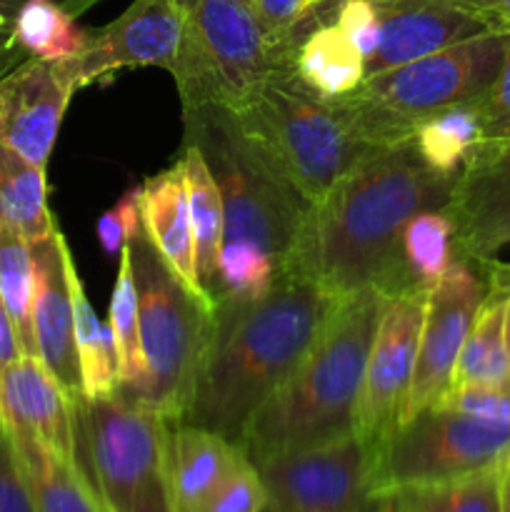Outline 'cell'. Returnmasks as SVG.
<instances>
[{"instance_id": "cell-8", "label": "cell", "mask_w": 510, "mask_h": 512, "mask_svg": "<svg viewBox=\"0 0 510 512\" xmlns=\"http://www.w3.org/2000/svg\"><path fill=\"white\" fill-rule=\"evenodd\" d=\"M128 245L138 288L140 345L148 365V383L133 400L170 423H180L213 333L215 303L180 280L143 225Z\"/></svg>"}, {"instance_id": "cell-9", "label": "cell", "mask_w": 510, "mask_h": 512, "mask_svg": "<svg viewBox=\"0 0 510 512\" xmlns=\"http://www.w3.org/2000/svg\"><path fill=\"white\" fill-rule=\"evenodd\" d=\"M185 38L173 70L183 108L198 103L235 105L268 78L278 55L250 0H178Z\"/></svg>"}, {"instance_id": "cell-42", "label": "cell", "mask_w": 510, "mask_h": 512, "mask_svg": "<svg viewBox=\"0 0 510 512\" xmlns=\"http://www.w3.org/2000/svg\"><path fill=\"white\" fill-rule=\"evenodd\" d=\"M28 0H0V75L5 70H10L13 65L23 63V55L15 50L13 45V30H15V20H18L20 10ZM65 10L80 18L83 13H88L93 5H98L100 0H58Z\"/></svg>"}, {"instance_id": "cell-2", "label": "cell", "mask_w": 510, "mask_h": 512, "mask_svg": "<svg viewBox=\"0 0 510 512\" xmlns=\"http://www.w3.org/2000/svg\"><path fill=\"white\" fill-rule=\"evenodd\" d=\"M340 300L285 273L260 298H218L210 343L180 423L240 443L250 418L308 358Z\"/></svg>"}, {"instance_id": "cell-16", "label": "cell", "mask_w": 510, "mask_h": 512, "mask_svg": "<svg viewBox=\"0 0 510 512\" xmlns=\"http://www.w3.org/2000/svg\"><path fill=\"white\" fill-rule=\"evenodd\" d=\"M75 95L58 65L25 58L0 75V145L48 168L65 110Z\"/></svg>"}, {"instance_id": "cell-17", "label": "cell", "mask_w": 510, "mask_h": 512, "mask_svg": "<svg viewBox=\"0 0 510 512\" xmlns=\"http://www.w3.org/2000/svg\"><path fill=\"white\" fill-rule=\"evenodd\" d=\"M373 3L378 8L380 38L375 53L365 60V78L498 30L488 15L440 0H373Z\"/></svg>"}, {"instance_id": "cell-15", "label": "cell", "mask_w": 510, "mask_h": 512, "mask_svg": "<svg viewBox=\"0 0 510 512\" xmlns=\"http://www.w3.org/2000/svg\"><path fill=\"white\" fill-rule=\"evenodd\" d=\"M443 210L455 225V258L483 265L510 250V138L470 153Z\"/></svg>"}, {"instance_id": "cell-11", "label": "cell", "mask_w": 510, "mask_h": 512, "mask_svg": "<svg viewBox=\"0 0 510 512\" xmlns=\"http://www.w3.org/2000/svg\"><path fill=\"white\" fill-rule=\"evenodd\" d=\"M268 512H375L368 453L355 435L255 463Z\"/></svg>"}, {"instance_id": "cell-23", "label": "cell", "mask_w": 510, "mask_h": 512, "mask_svg": "<svg viewBox=\"0 0 510 512\" xmlns=\"http://www.w3.org/2000/svg\"><path fill=\"white\" fill-rule=\"evenodd\" d=\"M290 68L323 100L345 98L365 80V58L333 20L315 23L298 40Z\"/></svg>"}, {"instance_id": "cell-47", "label": "cell", "mask_w": 510, "mask_h": 512, "mask_svg": "<svg viewBox=\"0 0 510 512\" xmlns=\"http://www.w3.org/2000/svg\"><path fill=\"white\" fill-rule=\"evenodd\" d=\"M440 3H450V5H460V8H468L475 10V13H483L490 18V10H488V0H440ZM493 20V18H490ZM495 23V20H493Z\"/></svg>"}, {"instance_id": "cell-43", "label": "cell", "mask_w": 510, "mask_h": 512, "mask_svg": "<svg viewBox=\"0 0 510 512\" xmlns=\"http://www.w3.org/2000/svg\"><path fill=\"white\" fill-rule=\"evenodd\" d=\"M20 355L25 353L23 348H20L18 333H15V325L13 320H10L8 308H5L3 298H0V370L8 368L10 363H15Z\"/></svg>"}, {"instance_id": "cell-10", "label": "cell", "mask_w": 510, "mask_h": 512, "mask_svg": "<svg viewBox=\"0 0 510 512\" xmlns=\"http://www.w3.org/2000/svg\"><path fill=\"white\" fill-rule=\"evenodd\" d=\"M508 455L510 423L425 408L370 450V490L465 478L498 468Z\"/></svg>"}, {"instance_id": "cell-37", "label": "cell", "mask_w": 510, "mask_h": 512, "mask_svg": "<svg viewBox=\"0 0 510 512\" xmlns=\"http://www.w3.org/2000/svg\"><path fill=\"white\" fill-rule=\"evenodd\" d=\"M430 408L510 423V388H483V385L448 388Z\"/></svg>"}, {"instance_id": "cell-40", "label": "cell", "mask_w": 510, "mask_h": 512, "mask_svg": "<svg viewBox=\"0 0 510 512\" xmlns=\"http://www.w3.org/2000/svg\"><path fill=\"white\" fill-rule=\"evenodd\" d=\"M0 512H35L3 415H0Z\"/></svg>"}, {"instance_id": "cell-36", "label": "cell", "mask_w": 510, "mask_h": 512, "mask_svg": "<svg viewBox=\"0 0 510 512\" xmlns=\"http://www.w3.org/2000/svg\"><path fill=\"white\" fill-rule=\"evenodd\" d=\"M200 512H268V493L253 460L245 455L238 468Z\"/></svg>"}, {"instance_id": "cell-41", "label": "cell", "mask_w": 510, "mask_h": 512, "mask_svg": "<svg viewBox=\"0 0 510 512\" xmlns=\"http://www.w3.org/2000/svg\"><path fill=\"white\" fill-rule=\"evenodd\" d=\"M478 110L483 140L510 138V43L498 78L493 80L488 93L478 100Z\"/></svg>"}, {"instance_id": "cell-24", "label": "cell", "mask_w": 510, "mask_h": 512, "mask_svg": "<svg viewBox=\"0 0 510 512\" xmlns=\"http://www.w3.org/2000/svg\"><path fill=\"white\" fill-rule=\"evenodd\" d=\"M183 165L185 195H188L190 228L195 238V260H198V280L203 293L218 303V255L223 248V198L210 175L203 155L193 143H185L180 150Z\"/></svg>"}, {"instance_id": "cell-25", "label": "cell", "mask_w": 510, "mask_h": 512, "mask_svg": "<svg viewBox=\"0 0 510 512\" xmlns=\"http://www.w3.org/2000/svg\"><path fill=\"white\" fill-rule=\"evenodd\" d=\"M510 388V300L485 298L455 363L450 388Z\"/></svg>"}, {"instance_id": "cell-30", "label": "cell", "mask_w": 510, "mask_h": 512, "mask_svg": "<svg viewBox=\"0 0 510 512\" xmlns=\"http://www.w3.org/2000/svg\"><path fill=\"white\" fill-rule=\"evenodd\" d=\"M483 143L478 103H460L430 115L415 128L413 145L420 158L440 175L458 178L465 160Z\"/></svg>"}, {"instance_id": "cell-5", "label": "cell", "mask_w": 510, "mask_h": 512, "mask_svg": "<svg viewBox=\"0 0 510 512\" xmlns=\"http://www.w3.org/2000/svg\"><path fill=\"white\" fill-rule=\"evenodd\" d=\"M508 43L510 33L490 30L365 78L360 88L333 105L363 143L373 148L403 145L430 115L450 105L478 103L498 78Z\"/></svg>"}, {"instance_id": "cell-26", "label": "cell", "mask_w": 510, "mask_h": 512, "mask_svg": "<svg viewBox=\"0 0 510 512\" xmlns=\"http://www.w3.org/2000/svg\"><path fill=\"white\" fill-rule=\"evenodd\" d=\"M373 498L375 512H500V465L443 483L380 490Z\"/></svg>"}, {"instance_id": "cell-45", "label": "cell", "mask_w": 510, "mask_h": 512, "mask_svg": "<svg viewBox=\"0 0 510 512\" xmlns=\"http://www.w3.org/2000/svg\"><path fill=\"white\" fill-rule=\"evenodd\" d=\"M488 10L498 30L510 33V0H488Z\"/></svg>"}, {"instance_id": "cell-27", "label": "cell", "mask_w": 510, "mask_h": 512, "mask_svg": "<svg viewBox=\"0 0 510 512\" xmlns=\"http://www.w3.org/2000/svg\"><path fill=\"white\" fill-rule=\"evenodd\" d=\"M0 228H8L30 245L45 240L58 228L48 208L45 168L20 158L0 145Z\"/></svg>"}, {"instance_id": "cell-19", "label": "cell", "mask_w": 510, "mask_h": 512, "mask_svg": "<svg viewBox=\"0 0 510 512\" xmlns=\"http://www.w3.org/2000/svg\"><path fill=\"white\" fill-rule=\"evenodd\" d=\"M75 403L35 355H20L0 370V415L5 425L75 460Z\"/></svg>"}, {"instance_id": "cell-13", "label": "cell", "mask_w": 510, "mask_h": 512, "mask_svg": "<svg viewBox=\"0 0 510 512\" xmlns=\"http://www.w3.org/2000/svg\"><path fill=\"white\" fill-rule=\"evenodd\" d=\"M423 315V293L385 298L355 410V438L363 443L365 453L398 425L413 385Z\"/></svg>"}, {"instance_id": "cell-3", "label": "cell", "mask_w": 510, "mask_h": 512, "mask_svg": "<svg viewBox=\"0 0 510 512\" xmlns=\"http://www.w3.org/2000/svg\"><path fill=\"white\" fill-rule=\"evenodd\" d=\"M385 298L368 288L340 300L308 358L250 418L238 445L253 463L355 435V410Z\"/></svg>"}, {"instance_id": "cell-28", "label": "cell", "mask_w": 510, "mask_h": 512, "mask_svg": "<svg viewBox=\"0 0 510 512\" xmlns=\"http://www.w3.org/2000/svg\"><path fill=\"white\" fill-rule=\"evenodd\" d=\"M65 273H68L70 298H73L75 320V350H78L80 383H83L85 400H103L118 393V368H115L113 335L108 323H100L85 295L83 283L78 278V268L65 250Z\"/></svg>"}, {"instance_id": "cell-7", "label": "cell", "mask_w": 510, "mask_h": 512, "mask_svg": "<svg viewBox=\"0 0 510 512\" xmlns=\"http://www.w3.org/2000/svg\"><path fill=\"white\" fill-rule=\"evenodd\" d=\"M170 435V420L123 393L75 403V460L105 512H180Z\"/></svg>"}, {"instance_id": "cell-32", "label": "cell", "mask_w": 510, "mask_h": 512, "mask_svg": "<svg viewBox=\"0 0 510 512\" xmlns=\"http://www.w3.org/2000/svg\"><path fill=\"white\" fill-rule=\"evenodd\" d=\"M455 258V225L443 208L413 215L403 230L405 273L418 293H428Z\"/></svg>"}, {"instance_id": "cell-33", "label": "cell", "mask_w": 510, "mask_h": 512, "mask_svg": "<svg viewBox=\"0 0 510 512\" xmlns=\"http://www.w3.org/2000/svg\"><path fill=\"white\" fill-rule=\"evenodd\" d=\"M35 268L28 240L8 228H0V298L8 308L25 355H35L33 335Z\"/></svg>"}, {"instance_id": "cell-14", "label": "cell", "mask_w": 510, "mask_h": 512, "mask_svg": "<svg viewBox=\"0 0 510 512\" xmlns=\"http://www.w3.org/2000/svg\"><path fill=\"white\" fill-rule=\"evenodd\" d=\"M485 298V278L463 258H453L443 278L428 290L413 385L398 425L430 408L450 388L458 355Z\"/></svg>"}, {"instance_id": "cell-44", "label": "cell", "mask_w": 510, "mask_h": 512, "mask_svg": "<svg viewBox=\"0 0 510 512\" xmlns=\"http://www.w3.org/2000/svg\"><path fill=\"white\" fill-rule=\"evenodd\" d=\"M483 270L485 285H488L490 295H503L510 300V260L495 258L488 263L478 265Z\"/></svg>"}, {"instance_id": "cell-12", "label": "cell", "mask_w": 510, "mask_h": 512, "mask_svg": "<svg viewBox=\"0 0 510 512\" xmlns=\"http://www.w3.org/2000/svg\"><path fill=\"white\" fill-rule=\"evenodd\" d=\"M183 38L185 18L178 0H133L108 25L88 30V43L78 55L55 65L75 93L128 68L158 65L173 75Z\"/></svg>"}, {"instance_id": "cell-48", "label": "cell", "mask_w": 510, "mask_h": 512, "mask_svg": "<svg viewBox=\"0 0 510 512\" xmlns=\"http://www.w3.org/2000/svg\"><path fill=\"white\" fill-rule=\"evenodd\" d=\"M313 3H315V8H323V5H328V3H333V0H313Z\"/></svg>"}, {"instance_id": "cell-31", "label": "cell", "mask_w": 510, "mask_h": 512, "mask_svg": "<svg viewBox=\"0 0 510 512\" xmlns=\"http://www.w3.org/2000/svg\"><path fill=\"white\" fill-rule=\"evenodd\" d=\"M85 43L88 30L58 0H28L15 20L13 45L23 58L60 63L78 55Z\"/></svg>"}, {"instance_id": "cell-34", "label": "cell", "mask_w": 510, "mask_h": 512, "mask_svg": "<svg viewBox=\"0 0 510 512\" xmlns=\"http://www.w3.org/2000/svg\"><path fill=\"white\" fill-rule=\"evenodd\" d=\"M278 260L245 240L223 243L218 255V298H260L280 278Z\"/></svg>"}, {"instance_id": "cell-22", "label": "cell", "mask_w": 510, "mask_h": 512, "mask_svg": "<svg viewBox=\"0 0 510 512\" xmlns=\"http://www.w3.org/2000/svg\"><path fill=\"white\" fill-rule=\"evenodd\" d=\"M8 433L35 512H105L78 460L63 458L20 430L8 428Z\"/></svg>"}, {"instance_id": "cell-4", "label": "cell", "mask_w": 510, "mask_h": 512, "mask_svg": "<svg viewBox=\"0 0 510 512\" xmlns=\"http://www.w3.org/2000/svg\"><path fill=\"white\" fill-rule=\"evenodd\" d=\"M230 110L245 135L310 205L380 150L355 138L333 100L305 88L290 63L278 65Z\"/></svg>"}, {"instance_id": "cell-6", "label": "cell", "mask_w": 510, "mask_h": 512, "mask_svg": "<svg viewBox=\"0 0 510 512\" xmlns=\"http://www.w3.org/2000/svg\"><path fill=\"white\" fill-rule=\"evenodd\" d=\"M185 143L203 155L223 198V243L245 240L278 260L283 270L310 203L275 170L223 103L183 108Z\"/></svg>"}, {"instance_id": "cell-46", "label": "cell", "mask_w": 510, "mask_h": 512, "mask_svg": "<svg viewBox=\"0 0 510 512\" xmlns=\"http://www.w3.org/2000/svg\"><path fill=\"white\" fill-rule=\"evenodd\" d=\"M500 512H510V455L500 465Z\"/></svg>"}, {"instance_id": "cell-38", "label": "cell", "mask_w": 510, "mask_h": 512, "mask_svg": "<svg viewBox=\"0 0 510 512\" xmlns=\"http://www.w3.org/2000/svg\"><path fill=\"white\" fill-rule=\"evenodd\" d=\"M140 185H133L123 193V198L105 210L98 220V243L108 258H120L130 238L140 230Z\"/></svg>"}, {"instance_id": "cell-20", "label": "cell", "mask_w": 510, "mask_h": 512, "mask_svg": "<svg viewBox=\"0 0 510 512\" xmlns=\"http://www.w3.org/2000/svg\"><path fill=\"white\" fill-rule=\"evenodd\" d=\"M140 218H143V230L148 233L150 243L163 255L165 263L180 275L188 288L205 295L198 280L195 238L190 228L188 195H185L180 160L140 185Z\"/></svg>"}, {"instance_id": "cell-18", "label": "cell", "mask_w": 510, "mask_h": 512, "mask_svg": "<svg viewBox=\"0 0 510 512\" xmlns=\"http://www.w3.org/2000/svg\"><path fill=\"white\" fill-rule=\"evenodd\" d=\"M35 268L33 293V335L35 353L45 368L55 375L73 400L83 398L80 383L78 350H75V320L73 298H70L68 273H65V243L63 230L55 228L53 235L30 245Z\"/></svg>"}, {"instance_id": "cell-35", "label": "cell", "mask_w": 510, "mask_h": 512, "mask_svg": "<svg viewBox=\"0 0 510 512\" xmlns=\"http://www.w3.org/2000/svg\"><path fill=\"white\" fill-rule=\"evenodd\" d=\"M265 38L283 60L293 58L298 40L313 28L318 8L313 0H250Z\"/></svg>"}, {"instance_id": "cell-1", "label": "cell", "mask_w": 510, "mask_h": 512, "mask_svg": "<svg viewBox=\"0 0 510 512\" xmlns=\"http://www.w3.org/2000/svg\"><path fill=\"white\" fill-rule=\"evenodd\" d=\"M453 183L420 158L413 140L375 150L310 205L283 273L335 298L368 288L388 298L418 293L405 273L403 230L413 215L445 208Z\"/></svg>"}, {"instance_id": "cell-39", "label": "cell", "mask_w": 510, "mask_h": 512, "mask_svg": "<svg viewBox=\"0 0 510 512\" xmlns=\"http://www.w3.org/2000/svg\"><path fill=\"white\" fill-rule=\"evenodd\" d=\"M333 23L350 38L365 60L375 53L380 38V18L373 0H338Z\"/></svg>"}, {"instance_id": "cell-21", "label": "cell", "mask_w": 510, "mask_h": 512, "mask_svg": "<svg viewBox=\"0 0 510 512\" xmlns=\"http://www.w3.org/2000/svg\"><path fill=\"white\" fill-rule=\"evenodd\" d=\"M243 458L245 450L233 440L198 428V425L173 423L170 465H173V490L178 510H203Z\"/></svg>"}, {"instance_id": "cell-29", "label": "cell", "mask_w": 510, "mask_h": 512, "mask_svg": "<svg viewBox=\"0 0 510 512\" xmlns=\"http://www.w3.org/2000/svg\"><path fill=\"white\" fill-rule=\"evenodd\" d=\"M108 315V328L115 348V368H118V393L138 398L148 383V365H145L143 345H140L138 288H135L128 243L120 250L118 278H115Z\"/></svg>"}]
</instances>
